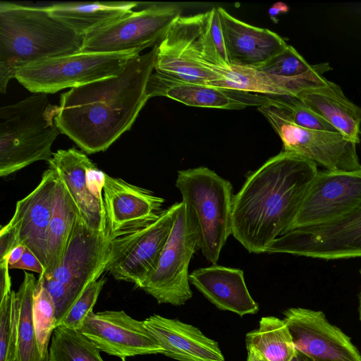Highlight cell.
Returning <instances> with one entry per match:
<instances>
[{"label": "cell", "mask_w": 361, "mask_h": 361, "mask_svg": "<svg viewBox=\"0 0 361 361\" xmlns=\"http://www.w3.org/2000/svg\"><path fill=\"white\" fill-rule=\"evenodd\" d=\"M157 44L127 63L118 75L71 88L61 94L55 123L82 151L106 150L128 131L149 99Z\"/></svg>", "instance_id": "6da1fadb"}, {"label": "cell", "mask_w": 361, "mask_h": 361, "mask_svg": "<svg viewBox=\"0 0 361 361\" xmlns=\"http://www.w3.org/2000/svg\"><path fill=\"white\" fill-rule=\"evenodd\" d=\"M317 165L282 151L246 178L233 195L232 235L250 253H264L289 230L318 172Z\"/></svg>", "instance_id": "7a4b0ae2"}, {"label": "cell", "mask_w": 361, "mask_h": 361, "mask_svg": "<svg viewBox=\"0 0 361 361\" xmlns=\"http://www.w3.org/2000/svg\"><path fill=\"white\" fill-rule=\"evenodd\" d=\"M84 36L53 16L45 6L0 2V92L21 68L81 51Z\"/></svg>", "instance_id": "3957f363"}, {"label": "cell", "mask_w": 361, "mask_h": 361, "mask_svg": "<svg viewBox=\"0 0 361 361\" xmlns=\"http://www.w3.org/2000/svg\"><path fill=\"white\" fill-rule=\"evenodd\" d=\"M218 9L180 16L157 44L154 71L176 80L207 85L229 68Z\"/></svg>", "instance_id": "277c9868"}, {"label": "cell", "mask_w": 361, "mask_h": 361, "mask_svg": "<svg viewBox=\"0 0 361 361\" xmlns=\"http://www.w3.org/2000/svg\"><path fill=\"white\" fill-rule=\"evenodd\" d=\"M59 106L47 94L34 93L0 108V176L52 157L51 147L61 133L55 118Z\"/></svg>", "instance_id": "5b68a950"}, {"label": "cell", "mask_w": 361, "mask_h": 361, "mask_svg": "<svg viewBox=\"0 0 361 361\" xmlns=\"http://www.w3.org/2000/svg\"><path fill=\"white\" fill-rule=\"evenodd\" d=\"M176 187L194 214L199 249L209 262L216 264L232 234L231 182L206 166H199L178 171Z\"/></svg>", "instance_id": "8992f818"}, {"label": "cell", "mask_w": 361, "mask_h": 361, "mask_svg": "<svg viewBox=\"0 0 361 361\" xmlns=\"http://www.w3.org/2000/svg\"><path fill=\"white\" fill-rule=\"evenodd\" d=\"M140 52L79 51L27 66L16 73L15 78L33 94H52L117 76Z\"/></svg>", "instance_id": "52a82bcc"}, {"label": "cell", "mask_w": 361, "mask_h": 361, "mask_svg": "<svg viewBox=\"0 0 361 361\" xmlns=\"http://www.w3.org/2000/svg\"><path fill=\"white\" fill-rule=\"evenodd\" d=\"M198 245L194 214L190 207L181 201L158 266L140 288L159 304L185 305L192 296L188 267Z\"/></svg>", "instance_id": "ba28073f"}, {"label": "cell", "mask_w": 361, "mask_h": 361, "mask_svg": "<svg viewBox=\"0 0 361 361\" xmlns=\"http://www.w3.org/2000/svg\"><path fill=\"white\" fill-rule=\"evenodd\" d=\"M280 137L283 151L295 154L331 171L361 169L357 144L338 132L302 128L293 123L283 110L274 103L257 107Z\"/></svg>", "instance_id": "9c48e42d"}, {"label": "cell", "mask_w": 361, "mask_h": 361, "mask_svg": "<svg viewBox=\"0 0 361 361\" xmlns=\"http://www.w3.org/2000/svg\"><path fill=\"white\" fill-rule=\"evenodd\" d=\"M145 4L143 8L85 35L80 51L117 53L153 48L182 11L175 4Z\"/></svg>", "instance_id": "30bf717a"}, {"label": "cell", "mask_w": 361, "mask_h": 361, "mask_svg": "<svg viewBox=\"0 0 361 361\" xmlns=\"http://www.w3.org/2000/svg\"><path fill=\"white\" fill-rule=\"evenodd\" d=\"M178 207L175 203L146 227L110 240L105 271L140 288L158 266Z\"/></svg>", "instance_id": "8fae6325"}, {"label": "cell", "mask_w": 361, "mask_h": 361, "mask_svg": "<svg viewBox=\"0 0 361 361\" xmlns=\"http://www.w3.org/2000/svg\"><path fill=\"white\" fill-rule=\"evenodd\" d=\"M266 252L326 260L360 257L361 204L334 221L289 231L273 241Z\"/></svg>", "instance_id": "7c38bea8"}, {"label": "cell", "mask_w": 361, "mask_h": 361, "mask_svg": "<svg viewBox=\"0 0 361 361\" xmlns=\"http://www.w3.org/2000/svg\"><path fill=\"white\" fill-rule=\"evenodd\" d=\"M360 204L361 169L319 171L288 231L334 221L351 213Z\"/></svg>", "instance_id": "4fadbf2b"}, {"label": "cell", "mask_w": 361, "mask_h": 361, "mask_svg": "<svg viewBox=\"0 0 361 361\" xmlns=\"http://www.w3.org/2000/svg\"><path fill=\"white\" fill-rule=\"evenodd\" d=\"M48 164L67 188L83 221L91 229L106 233L103 198L105 173L75 147L59 149L53 153Z\"/></svg>", "instance_id": "5bb4252c"}, {"label": "cell", "mask_w": 361, "mask_h": 361, "mask_svg": "<svg viewBox=\"0 0 361 361\" xmlns=\"http://www.w3.org/2000/svg\"><path fill=\"white\" fill-rule=\"evenodd\" d=\"M283 314L296 351L310 360L361 361L351 338L322 311L290 307Z\"/></svg>", "instance_id": "9a60e30c"}, {"label": "cell", "mask_w": 361, "mask_h": 361, "mask_svg": "<svg viewBox=\"0 0 361 361\" xmlns=\"http://www.w3.org/2000/svg\"><path fill=\"white\" fill-rule=\"evenodd\" d=\"M109 242L106 233L91 229L79 215L62 262L46 278L63 285L76 302L89 284L105 271Z\"/></svg>", "instance_id": "2e32d148"}, {"label": "cell", "mask_w": 361, "mask_h": 361, "mask_svg": "<svg viewBox=\"0 0 361 361\" xmlns=\"http://www.w3.org/2000/svg\"><path fill=\"white\" fill-rule=\"evenodd\" d=\"M80 331L100 351L121 360L163 352L144 321L133 319L123 310L92 312L87 316Z\"/></svg>", "instance_id": "e0dca14e"}, {"label": "cell", "mask_w": 361, "mask_h": 361, "mask_svg": "<svg viewBox=\"0 0 361 361\" xmlns=\"http://www.w3.org/2000/svg\"><path fill=\"white\" fill-rule=\"evenodd\" d=\"M103 198L109 240L146 227L160 216L164 200L120 178L104 175Z\"/></svg>", "instance_id": "ac0fdd59"}, {"label": "cell", "mask_w": 361, "mask_h": 361, "mask_svg": "<svg viewBox=\"0 0 361 361\" xmlns=\"http://www.w3.org/2000/svg\"><path fill=\"white\" fill-rule=\"evenodd\" d=\"M59 180L50 167L42 174L38 185L26 197L17 202L8 224L18 231L22 245L30 250L44 268L47 264V233L52 216Z\"/></svg>", "instance_id": "d6986e66"}, {"label": "cell", "mask_w": 361, "mask_h": 361, "mask_svg": "<svg viewBox=\"0 0 361 361\" xmlns=\"http://www.w3.org/2000/svg\"><path fill=\"white\" fill-rule=\"evenodd\" d=\"M148 98L166 97L185 105L202 108L243 109L271 103V97L256 93L173 80L154 71L147 85Z\"/></svg>", "instance_id": "ffe728a7"}, {"label": "cell", "mask_w": 361, "mask_h": 361, "mask_svg": "<svg viewBox=\"0 0 361 361\" xmlns=\"http://www.w3.org/2000/svg\"><path fill=\"white\" fill-rule=\"evenodd\" d=\"M230 66L259 69L288 46L276 32L243 22L217 7Z\"/></svg>", "instance_id": "44dd1931"}, {"label": "cell", "mask_w": 361, "mask_h": 361, "mask_svg": "<svg viewBox=\"0 0 361 361\" xmlns=\"http://www.w3.org/2000/svg\"><path fill=\"white\" fill-rule=\"evenodd\" d=\"M147 329L163 348L162 355L177 361H225L218 342L197 327L159 314L146 318Z\"/></svg>", "instance_id": "7402d4cb"}, {"label": "cell", "mask_w": 361, "mask_h": 361, "mask_svg": "<svg viewBox=\"0 0 361 361\" xmlns=\"http://www.w3.org/2000/svg\"><path fill=\"white\" fill-rule=\"evenodd\" d=\"M189 281L220 310L240 317L259 310L247 288L242 269L213 264L192 271Z\"/></svg>", "instance_id": "603a6c76"}, {"label": "cell", "mask_w": 361, "mask_h": 361, "mask_svg": "<svg viewBox=\"0 0 361 361\" xmlns=\"http://www.w3.org/2000/svg\"><path fill=\"white\" fill-rule=\"evenodd\" d=\"M347 140L358 144L361 133V107L348 99L341 87L327 85L300 92L297 97Z\"/></svg>", "instance_id": "cb8c5ba5"}, {"label": "cell", "mask_w": 361, "mask_h": 361, "mask_svg": "<svg viewBox=\"0 0 361 361\" xmlns=\"http://www.w3.org/2000/svg\"><path fill=\"white\" fill-rule=\"evenodd\" d=\"M137 1H70L45 6L49 12L78 35L85 36L132 13Z\"/></svg>", "instance_id": "d4e9b609"}, {"label": "cell", "mask_w": 361, "mask_h": 361, "mask_svg": "<svg viewBox=\"0 0 361 361\" xmlns=\"http://www.w3.org/2000/svg\"><path fill=\"white\" fill-rule=\"evenodd\" d=\"M79 215L75 203L59 177L47 233L48 267L42 276L49 277L62 262Z\"/></svg>", "instance_id": "484cf974"}, {"label": "cell", "mask_w": 361, "mask_h": 361, "mask_svg": "<svg viewBox=\"0 0 361 361\" xmlns=\"http://www.w3.org/2000/svg\"><path fill=\"white\" fill-rule=\"evenodd\" d=\"M208 85L267 96L297 97L302 90L298 78H282L260 70L231 66L221 80Z\"/></svg>", "instance_id": "4316f807"}, {"label": "cell", "mask_w": 361, "mask_h": 361, "mask_svg": "<svg viewBox=\"0 0 361 361\" xmlns=\"http://www.w3.org/2000/svg\"><path fill=\"white\" fill-rule=\"evenodd\" d=\"M36 284L34 275L25 272L23 282L13 294L17 361H49L40 353L32 319L33 295Z\"/></svg>", "instance_id": "83f0119b"}, {"label": "cell", "mask_w": 361, "mask_h": 361, "mask_svg": "<svg viewBox=\"0 0 361 361\" xmlns=\"http://www.w3.org/2000/svg\"><path fill=\"white\" fill-rule=\"evenodd\" d=\"M245 343L266 361H292L297 353L286 323L274 316L262 317L258 328L246 334Z\"/></svg>", "instance_id": "f1b7e54d"}, {"label": "cell", "mask_w": 361, "mask_h": 361, "mask_svg": "<svg viewBox=\"0 0 361 361\" xmlns=\"http://www.w3.org/2000/svg\"><path fill=\"white\" fill-rule=\"evenodd\" d=\"M100 352L80 330L57 326L51 338L49 361H104Z\"/></svg>", "instance_id": "f546056e"}, {"label": "cell", "mask_w": 361, "mask_h": 361, "mask_svg": "<svg viewBox=\"0 0 361 361\" xmlns=\"http://www.w3.org/2000/svg\"><path fill=\"white\" fill-rule=\"evenodd\" d=\"M32 319L40 353L49 359L48 346L56 328V307L51 296L39 279L33 295Z\"/></svg>", "instance_id": "4dcf8cb0"}, {"label": "cell", "mask_w": 361, "mask_h": 361, "mask_svg": "<svg viewBox=\"0 0 361 361\" xmlns=\"http://www.w3.org/2000/svg\"><path fill=\"white\" fill-rule=\"evenodd\" d=\"M271 97L274 103L281 108L295 125L312 130L337 132L333 126L298 98L290 96Z\"/></svg>", "instance_id": "1f68e13d"}, {"label": "cell", "mask_w": 361, "mask_h": 361, "mask_svg": "<svg viewBox=\"0 0 361 361\" xmlns=\"http://www.w3.org/2000/svg\"><path fill=\"white\" fill-rule=\"evenodd\" d=\"M312 67L294 47L288 44L258 70L282 78H295L307 73Z\"/></svg>", "instance_id": "d6a6232c"}, {"label": "cell", "mask_w": 361, "mask_h": 361, "mask_svg": "<svg viewBox=\"0 0 361 361\" xmlns=\"http://www.w3.org/2000/svg\"><path fill=\"white\" fill-rule=\"evenodd\" d=\"M13 294L0 300V361H17L13 323Z\"/></svg>", "instance_id": "836d02e7"}, {"label": "cell", "mask_w": 361, "mask_h": 361, "mask_svg": "<svg viewBox=\"0 0 361 361\" xmlns=\"http://www.w3.org/2000/svg\"><path fill=\"white\" fill-rule=\"evenodd\" d=\"M105 283V278H102L89 284L59 326L80 330L87 316L93 312Z\"/></svg>", "instance_id": "e575fe53"}, {"label": "cell", "mask_w": 361, "mask_h": 361, "mask_svg": "<svg viewBox=\"0 0 361 361\" xmlns=\"http://www.w3.org/2000/svg\"><path fill=\"white\" fill-rule=\"evenodd\" d=\"M22 245L18 231L8 223L3 226L0 232V262L8 261L11 252Z\"/></svg>", "instance_id": "d590c367"}, {"label": "cell", "mask_w": 361, "mask_h": 361, "mask_svg": "<svg viewBox=\"0 0 361 361\" xmlns=\"http://www.w3.org/2000/svg\"><path fill=\"white\" fill-rule=\"evenodd\" d=\"M11 269H26L42 275L44 273V268L37 257L27 248L19 262L9 267Z\"/></svg>", "instance_id": "8d00e7d4"}, {"label": "cell", "mask_w": 361, "mask_h": 361, "mask_svg": "<svg viewBox=\"0 0 361 361\" xmlns=\"http://www.w3.org/2000/svg\"><path fill=\"white\" fill-rule=\"evenodd\" d=\"M8 262H0V300L11 293V278L9 274Z\"/></svg>", "instance_id": "74e56055"}, {"label": "cell", "mask_w": 361, "mask_h": 361, "mask_svg": "<svg viewBox=\"0 0 361 361\" xmlns=\"http://www.w3.org/2000/svg\"><path fill=\"white\" fill-rule=\"evenodd\" d=\"M289 11L288 5L283 2H276L273 4L268 11V14L271 20L274 23L279 22L278 17L283 13H286Z\"/></svg>", "instance_id": "f35d334b"}, {"label": "cell", "mask_w": 361, "mask_h": 361, "mask_svg": "<svg viewBox=\"0 0 361 361\" xmlns=\"http://www.w3.org/2000/svg\"><path fill=\"white\" fill-rule=\"evenodd\" d=\"M25 247L23 245H20L15 247L11 252L8 258V267L13 265L14 264L20 261L25 252Z\"/></svg>", "instance_id": "ab89813d"}, {"label": "cell", "mask_w": 361, "mask_h": 361, "mask_svg": "<svg viewBox=\"0 0 361 361\" xmlns=\"http://www.w3.org/2000/svg\"><path fill=\"white\" fill-rule=\"evenodd\" d=\"M246 361H263L262 357L253 348H248Z\"/></svg>", "instance_id": "60d3db41"}, {"label": "cell", "mask_w": 361, "mask_h": 361, "mask_svg": "<svg viewBox=\"0 0 361 361\" xmlns=\"http://www.w3.org/2000/svg\"><path fill=\"white\" fill-rule=\"evenodd\" d=\"M292 361H312V360H310V359H308L307 357H306L303 355H302V354H300V353L297 352L295 356L292 360Z\"/></svg>", "instance_id": "b9f144b4"}, {"label": "cell", "mask_w": 361, "mask_h": 361, "mask_svg": "<svg viewBox=\"0 0 361 361\" xmlns=\"http://www.w3.org/2000/svg\"><path fill=\"white\" fill-rule=\"evenodd\" d=\"M360 273L361 274V268L360 269ZM358 312H359V319H360V321L361 322V292L359 295Z\"/></svg>", "instance_id": "7bdbcfd3"}, {"label": "cell", "mask_w": 361, "mask_h": 361, "mask_svg": "<svg viewBox=\"0 0 361 361\" xmlns=\"http://www.w3.org/2000/svg\"><path fill=\"white\" fill-rule=\"evenodd\" d=\"M122 360V361H126V359H124V360Z\"/></svg>", "instance_id": "ee69618b"}, {"label": "cell", "mask_w": 361, "mask_h": 361, "mask_svg": "<svg viewBox=\"0 0 361 361\" xmlns=\"http://www.w3.org/2000/svg\"><path fill=\"white\" fill-rule=\"evenodd\" d=\"M263 361H266V360H264L263 359Z\"/></svg>", "instance_id": "f6af8a7d"}]
</instances>
